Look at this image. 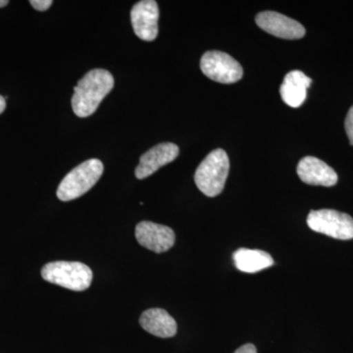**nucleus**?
Here are the masks:
<instances>
[{
  "label": "nucleus",
  "instance_id": "f257e3e1",
  "mask_svg": "<svg viewBox=\"0 0 353 353\" xmlns=\"http://www.w3.org/2000/svg\"><path fill=\"white\" fill-rule=\"evenodd\" d=\"M113 87L114 78L108 70L94 69L88 72L74 88L72 97L74 113L81 118L92 115Z\"/></svg>",
  "mask_w": 353,
  "mask_h": 353
},
{
  "label": "nucleus",
  "instance_id": "f03ea898",
  "mask_svg": "<svg viewBox=\"0 0 353 353\" xmlns=\"http://www.w3.org/2000/svg\"><path fill=\"white\" fill-rule=\"evenodd\" d=\"M229 171V157L225 150L218 148L209 153L197 167L194 182L202 194L215 197L224 190Z\"/></svg>",
  "mask_w": 353,
  "mask_h": 353
},
{
  "label": "nucleus",
  "instance_id": "7ed1b4c3",
  "mask_svg": "<svg viewBox=\"0 0 353 353\" xmlns=\"http://www.w3.org/2000/svg\"><path fill=\"white\" fill-rule=\"evenodd\" d=\"M101 160L90 159L67 174L57 190V197L62 201H74L83 196L99 182L103 173Z\"/></svg>",
  "mask_w": 353,
  "mask_h": 353
},
{
  "label": "nucleus",
  "instance_id": "20e7f679",
  "mask_svg": "<svg viewBox=\"0 0 353 353\" xmlns=\"http://www.w3.org/2000/svg\"><path fill=\"white\" fill-rule=\"evenodd\" d=\"M41 276L46 282L75 292L88 290L92 281V271L81 262H50L41 269Z\"/></svg>",
  "mask_w": 353,
  "mask_h": 353
},
{
  "label": "nucleus",
  "instance_id": "39448f33",
  "mask_svg": "<svg viewBox=\"0 0 353 353\" xmlns=\"http://www.w3.org/2000/svg\"><path fill=\"white\" fill-rule=\"evenodd\" d=\"M307 225L316 233L324 234L336 240L353 239V219L347 213L333 209L312 210L308 214Z\"/></svg>",
  "mask_w": 353,
  "mask_h": 353
},
{
  "label": "nucleus",
  "instance_id": "423d86ee",
  "mask_svg": "<svg viewBox=\"0 0 353 353\" xmlns=\"http://www.w3.org/2000/svg\"><path fill=\"white\" fill-rule=\"evenodd\" d=\"M202 73L208 78L221 83L239 82L243 76L241 65L231 55L222 51H208L201 60Z\"/></svg>",
  "mask_w": 353,
  "mask_h": 353
},
{
  "label": "nucleus",
  "instance_id": "0eeeda50",
  "mask_svg": "<svg viewBox=\"0 0 353 353\" xmlns=\"http://www.w3.org/2000/svg\"><path fill=\"white\" fill-rule=\"evenodd\" d=\"M136 239L143 248L155 253H163L175 245L176 236L170 227L143 221L137 225Z\"/></svg>",
  "mask_w": 353,
  "mask_h": 353
},
{
  "label": "nucleus",
  "instance_id": "6e6552de",
  "mask_svg": "<svg viewBox=\"0 0 353 353\" xmlns=\"http://www.w3.org/2000/svg\"><path fill=\"white\" fill-rule=\"evenodd\" d=\"M159 8L154 0H143L134 4L131 11V21L134 34L145 41L157 38Z\"/></svg>",
  "mask_w": 353,
  "mask_h": 353
},
{
  "label": "nucleus",
  "instance_id": "1a4fd4ad",
  "mask_svg": "<svg viewBox=\"0 0 353 353\" xmlns=\"http://www.w3.org/2000/svg\"><path fill=\"white\" fill-rule=\"evenodd\" d=\"M255 21L263 31L277 38L299 39L305 34V29L301 23L274 11L257 14Z\"/></svg>",
  "mask_w": 353,
  "mask_h": 353
},
{
  "label": "nucleus",
  "instance_id": "9d476101",
  "mask_svg": "<svg viewBox=\"0 0 353 353\" xmlns=\"http://www.w3.org/2000/svg\"><path fill=\"white\" fill-rule=\"evenodd\" d=\"M179 153L180 150L175 143H163L153 146L139 159L134 175L139 180L148 178L161 167L173 162L178 157Z\"/></svg>",
  "mask_w": 353,
  "mask_h": 353
},
{
  "label": "nucleus",
  "instance_id": "9b49d317",
  "mask_svg": "<svg viewBox=\"0 0 353 353\" xmlns=\"http://www.w3.org/2000/svg\"><path fill=\"white\" fill-rule=\"evenodd\" d=\"M297 175L303 183L310 185L333 187L338 183V174L319 158L306 157L297 165Z\"/></svg>",
  "mask_w": 353,
  "mask_h": 353
},
{
  "label": "nucleus",
  "instance_id": "f8f14e48",
  "mask_svg": "<svg viewBox=\"0 0 353 353\" xmlns=\"http://www.w3.org/2000/svg\"><path fill=\"white\" fill-rule=\"evenodd\" d=\"M312 80L303 72L294 70L285 75L280 94L283 101L290 108H297L303 105L307 97V90Z\"/></svg>",
  "mask_w": 353,
  "mask_h": 353
},
{
  "label": "nucleus",
  "instance_id": "ddd939ff",
  "mask_svg": "<svg viewBox=\"0 0 353 353\" xmlns=\"http://www.w3.org/2000/svg\"><path fill=\"white\" fill-rule=\"evenodd\" d=\"M139 324L148 333L158 338H172L178 331V325L175 319L166 310L161 308L145 310L139 318Z\"/></svg>",
  "mask_w": 353,
  "mask_h": 353
},
{
  "label": "nucleus",
  "instance_id": "4468645a",
  "mask_svg": "<svg viewBox=\"0 0 353 353\" xmlns=\"http://www.w3.org/2000/svg\"><path fill=\"white\" fill-rule=\"evenodd\" d=\"M233 259L236 268L245 273H256L274 265L271 255L259 250L240 248L234 252Z\"/></svg>",
  "mask_w": 353,
  "mask_h": 353
},
{
  "label": "nucleus",
  "instance_id": "2eb2a0df",
  "mask_svg": "<svg viewBox=\"0 0 353 353\" xmlns=\"http://www.w3.org/2000/svg\"><path fill=\"white\" fill-rule=\"evenodd\" d=\"M345 128L350 145L353 146V106L348 110L347 118H345Z\"/></svg>",
  "mask_w": 353,
  "mask_h": 353
},
{
  "label": "nucleus",
  "instance_id": "dca6fc26",
  "mask_svg": "<svg viewBox=\"0 0 353 353\" xmlns=\"http://www.w3.org/2000/svg\"><path fill=\"white\" fill-rule=\"evenodd\" d=\"M30 3H31L32 6L34 7V9H37V10L46 11L50 8L53 2L51 1V0H31Z\"/></svg>",
  "mask_w": 353,
  "mask_h": 353
},
{
  "label": "nucleus",
  "instance_id": "f3484780",
  "mask_svg": "<svg viewBox=\"0 0 353 353\" xmlns=\"http://www.w3.org/2000/svg\"><path fill=\"white\" fill-rule=\"evenodd\" d=\"M234 353H257L256 347L252 343H246L236 350Z\"/></svg>",
  "mask_w": 353,
  "mask_h": 353
},
{
  "label": "nucleus",
  "instance_id": "a211bd4d",
  "mask_svg": "<svg viewBox=\"0 0 353 353\" xmlns=\"http://www.w3.org/2000/svg\"><path fill=\"white\" fill-rule=\"evenodd\" d=\"M6 99H4L3 97H1V95H0V114L3 112V111L6 110Z\"/></svg>",
  "mask_w": 353,
  "mask_h": 353
},
{
  "label": "nucleus",
  "instance_id": "6ab92c4d",
  "mask_svg": "<svg viewBox=\"0 0 353 353\" xmlns=\"http://www.w3.org/2000/svg\"><path fill=\"white\" fill-rule=\"evenodd\" d=\"M9 2L7 1V0H0V7H4L6 6L7 4H8Z\"/></svg>",
  "mask_w": 353,
  "mask_h": 353
}]
</instances>
